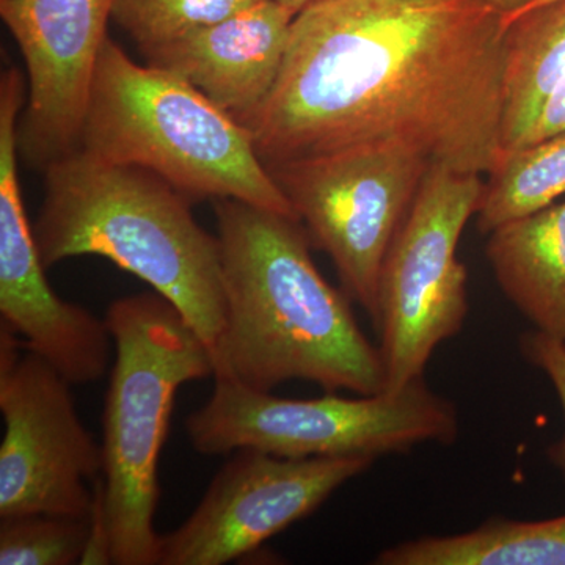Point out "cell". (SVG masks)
I'll list each match as a JSON object with an SVG mask.
<instances>
[{
  "instance_id": "cell-1",
  "label": "cell",
  "mask_w": 565,
  "mask_h": 565,
  "mask_svg": "<svg viewBox=\"0 0 565 565\" xmlns=\"http://www.w3.org/2000/svg\"><path fill=\"white\" fill-rule=\"evenodd\" d=\"M504 63L503 14L486 0H315L244 126L267 169L403 143L484 177L503 152Z\"/></svg>"
},
{
  "instance_id": "cell-2",
  "label": "cell",
  "mask_w": 565,
  "mask_h": 565,
  "mask_svg": "<svg viewBox=\"0 0 565 565\" xmlns=\"http://www.w3.org/2000/svg\"><path fill=\"white\" fill-rule=\"evenodd\" d=\"M214 212L225 292L214 375L256 392L299 379L327 393H384L381 349L351 297L319 273L302 223L237 200H217Z\"/></svg>"
},
{
  "instance_id": "cell-3",
  "label": "cell",
  "mask_w": 565,
  "mask_h": 565,
  "mask_svg": "<svg viewBox=\"0 0 565 565\" xmlns=\"http://www.w3.org/2000/svg\"><path fill=\"white\" fill-rule=\"evenodd\" d=\"M33 223L46 269L99 256L148 282L214 352L225 323L221 248L191 200L150 170L77 150L51 163Z\"/></svg>"
},
{
  "instance_id": "cell-4",
  "label": "cell",
  "mask_w": 565,
  "mask_h": 565,
  "mask_svg": "<svg viewBox=\"0 0 565 565\" xmlns=\"http://www.w3.org/2000/svg\"><path fill=\"white\" fill-rule=\"evenodd\" d=\"M79 150L150 170L192 203L237 200L297 221L245 126L177 74L134 62L110 36Z\"/></svg>"
},
{
  "instance_id": "cell-5",
  "label": "cell",
  "mask_w": 565,
  "mask_h": 565,
  "mask_svg": "<svg viewBox=\"0 0 565 565\" xmlns=\"http://www.w3.org/2000/svg\"><path fill=\"white\" fill-rule=\"evenodd\" d=\"M115 362L103 415L104 509L111 563L159 565V459L180 386L215 373L214 355L161 294L120 297L106 311Z\"/></svg>"
},
{
  "instance_id": "cell-6",
  "label": "cell",
  "mask_w": 565,
  "mask_h": 565,
  "mask_svg": "<svg viewBox=\"0 0 565 565\" xmlns=\"http://www.w3.org/2000/svg\"><path fill=\"white\" fill-rule=\"evenodd\" d=\"M211 399L185 419L195 451L230 455L243 448L307 457L379 456L411 451L422 444L451 445L459 437L456 405L424 379L399 392L316 399H288L256 392L214 375Z\"/></svg>"
},
{
  "instance_id": "cell-7",
  "label": "cell",
  "mask_w": 565,
  "mask_h": 565,
  "mask_svg": "<svg viewBox=\"0 0 565 565\" xmlns=\"http://www.w3.org/2000/svg\"><path fill=\"white\" fill-rule=\"evenodd\" d=\"M482 188L481 174L430 166L390 247L373 319L385 392L422 381L438 345L462 332L470 305L467 267L457 247Z\"/></svg>"
},
{
  "instance_id": "cell-8",
  "label": "cell",
  "mask_w": 565,
  "mask_h": 565,
  "mask_svg": "<svg viewBox=\"0 0 565 565\" xmlns=\"http://www.w3.org/2000/svg\"><path fill=\"white\" fill-rule=\"evenodd\" d=\"M429 159L403 143H366L269 167L311 247L332 259L343 291L371 319L390 247Z\"/></svg>"
},
{
  "instance_id": "cell-9",
  "label": "cell",
  "mask_w": 565,
  "mask_h": 565,
  "mask_svg": "<svg viewBox=\"0 0 565 565\" xmlns=\"http://www.w3.org/2000/svg\"><path fill=\"white\" fill-rule=\"evenodd\" d=\"M71 384L0 323V519L88 516L103 448L81 422Z\"/></svg>"
},
{
  "instance_id": "cell-10",
  "label": "cell",
  "mask_w": 565,
  "mask_h": 565,
  "mask_svg": "<svg viewBox=\"0 0 565 565\" xmlns=\"http://www.w3.org/2000/svg\"><path fill=\"white\" fill-rule=\"evenodd\" d=\"M373 457L291 459L243 448L212 479L195 511L161 535L159 565H225L307 519Z\"/></svg>"
},
{
  "instance_id": "cell-11",
  "label": "cell",
  "mask_w": 565,
  "mask_h": 565,
  "mask_svg": "<svg viewBox=\"0 0 565 565\" xmlns=\"http://www.w3.org/2000/svg\"><path fill=\"white\" fill-rule=\"evenodd\" d=\"M28 79L17 66L0 79V315L29 351L52 364L71 385L98 382L114 341L104 319L66 302L51 288L33 225L22 200L18 122Z\"/></svg>"
},
{
  "instance_id": "cell-12",
  "label": "cell",
  "mask_w": 565,
  "mask_h": 565,
  "mask_svg": "<svg viewBox=\"0 0 565 565\" xmlns=\"http://www.w3.org/2000/svg\"><path fill=\"white\" fill-rule=\"evenodd\" d=\"M111 9L114 0H0L28 74L18 122V154L28 169L44 172L79 150Z\"/></svg>"
},
{
  "instance_id": "cell-13",
  "label": "cell",
  "mask_w": 565,
  "mask_h": 565,
  "mask_svg": "<svg viewBox=\"0 0 565 565\" xmlns=\"http://www.w3.org/2000/svg\"><path fill=\"white\" fill-rule=\"evenodd\" d=\"M296 14L277 0H256L143 55L148 65L188 81L244 126L278 79Z\"/></svg>"
},
{
  "instance_id": "cell-14",
  "label": "cell",
  "mask_w": 565,
  "mask_h": 565,
  "mask_svg": "<svg viewBox=\"0 0 565 565\" xmlns=\"http://www.w3.org/2000/svg\"><path fill=\"white\" fill-rule=\"evenodd\" d=\"M486 255L509 302L565 343V202L498 226Z\"/></svg>"
},
{
  "instance_id": "cell-15",
  "label": "cell",
  "mask_w": 565,
  "mask_h": 565,
  "mask_svg": "<svg viewBox=\"0 0 565 565\" xmlns=\"http://www.w3.org/2000/svg\"><path fill=\"white\" fill-rule=\"evenodd\" d=\"M503 25L501 159L522 147L546 99L565 84V0L523 11Z\"/></svg>"
},
{
  "instance_id": "cell-16",
  "label": "cell",
  "mask_w": 565,
  "mask_h": 565,
  "mask_svg": "<svg viewBox=\"0 0 565 565\" xmlns=\"http://www.w3.org/2000/svg\"><path fill=\"white\" fill-rule=\"evenodd\" d=\"M377 565H565V515L487 520L467 533L426 535L385 548Z\"/></svg>"
},
{
  "instance_id": "cell-17",
  "label": "cell",
  "mask_w": 565,
  "mask_h": 565,
  "mask_svg": "<svg viewBox=\"0 0 565 565\" xmlns=\"http://www.w3.org/2000/svg\"><path fill=\"white\" fill-rule=\"evenodd\" d=\"M489 178L476 211L482 234L552 206L565 195V131L504 156Z\"/></svg>"
},
{
  "instance_id": "cell-18",
  "label": "cell",
  "mask_w": 565,
  "mask_h": 565,
  "mask_svg": "<svg viewBox=\"0 0 565 565\" xmlns=\"http://www.w3.org/2000/svg\"><path fill=\"white\" fill-rule=\"evenodd\" d=\"M256 0H114L111 20L141 54L226 20Z\"/></svg>"
},
{
  "instance_id": "cell-19",
  "label": "cell",
  "mask_w": 565,
  "mask_h": 565,
  "mask_svg": "<svg viewBox=\"0 0 565 565\" xmlns=\"http://www.w3.org/2000/svg\"><path fill=\"white\" fill-rule=\"evenodd\" d=\"M90 534V515L32 514L0 519V564H81Z\"/></svg>"
},
{
  "instance_id": "cell-20",
  "label": "cell",
  "mask_w": 565,
  "mask_h": 565,
  "mask_svg": "<svg viewBox=\"0 0 565 565\" xmlns=\"http://www.w3.org/2000/svg\"><path fill=\"white\" fill-rule=\"evenodd\" d=\"M520 352L527 363L542 371L552 382L565 419V343L550 334L531 330L520 337ZM550 462L555 465L565 479V430L563 438L548 446Z\"/></svg>"
},
{
  "instance_id": "cell-21",
  "label": "cell",
  "mask_w": 565,
  "mask_h": 565,
  "mask_svg": "<svg viewBox=\"0 0 565 565\" xmlns=\"http://www.w3.org/2000/svg\"><path fill=\"white\" fill-rule=\"evenodd\" d=\"M82 565H110L111 545L110 531L104 509L103 478L93 481V503L90 511V534L81 559Z\"/></svg>"
},
{
  "instance_id": "cell-22",
  "label": "cell",
  "mask_w": 565,
  "mask_h": 565,
  "mask_svg": "<svg viewBox=\"0 0 565 565\" xmlns=\"http://www.w3.org/2000/svg\"><path fill=\"white\" fill-rule=\"evenodd\" d=\"M563 131H565V84L561 85L546 99L541 111H539L537 118H535L533 128L530 129L525 140H523L522 147Z\"/></svg>"
},
{
  "instance_id": "cell-23",
  "label": "cell",
  "mask_w": 565,
  "mask_h": 565,
  "mask_svg": "<svg viewBox=\"0 0 565 565\" xmlns=\"http://www.w3.org/2000/svg\"><path fill=\"white\" fill-rule=\"evenodd\" d=\"M486 2L492 6L494 10L500 11L503 14V20H505V18L514 17V14L525 10L534 0H486Z\"/></svg>"
},
{
  "instance_id": "cell-24",
  "label": "cell",
  "mask_w": 565,
  "mask_h": 565,
  "mask_svg": "<svg viewBox=\"0 0 565 565\" xmlns=\"http://www.w3.org/2000/svg\"><path fill=\"white\" fill-rule=\"evenodd\" d=\"M277 2L282 3V6L289 7V9L299 13L300 10L305 9V7L310 6L315 0H277Z\"/></svg>"
},
{
  "instance_id": "cell-25",
  "label": "cell",
  "mask_w": 565,
  "mask_h": 565,
  "mask_svg": "<svg viewBox=\"0 0 565 565\" xmlns=\"http://www.w3.org/2000/svg\"><path fill=\"white\" fill-rule=\"evenodd\" d=\"M550 2H555V0H534V2L531 3L530 7H526V9L523 10V11H526V10H530V9H534V7L544 6V3H550ZM523 11H520V13H523ZM520 13H516V14H520ZM514 17H515V14H514ZM505 20H509V18H505Z\"/></svg>"
}]
</instances>
